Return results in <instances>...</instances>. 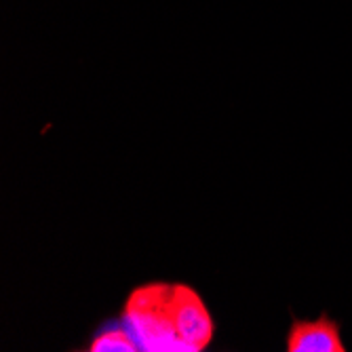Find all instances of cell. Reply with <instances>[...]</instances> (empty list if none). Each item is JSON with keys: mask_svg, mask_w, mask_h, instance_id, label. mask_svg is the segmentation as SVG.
Instances as JSON below:
<instances>
[{"mask_svg": "<svg viewBox=\"0 0 352 352\" xmlns=\"http://www.w3.org/2000/svg\"><path fill=\"white\" fill-rule=\"evenodd\" d=\"M171 283L140 285L122 308V321L146 352H184L169 310Z\"/></svg>", "mask_w": 352, "mask_h": 352, "instance_id": "cell-1", "label": "cell"}, {"mask_svg": "<svg viewBox=\"0 0 352 352\" xmlns=\"http://www.w3.org/2000/svg\"><path fill=\"white\" fill-rule=\"evenodd\" d=\"M169 310L184 352H203L215 336V323L203 298L184 283H171Z\"/></svg>", "mask_w": 352, "mask_h": 352, "instance_id": "cell-2", "label": "cell"}, {"mask_svg": "<svg viewBox=\"0 0 352 352\" xmlns=\"http://www.w3.org/2000/svg\"><path fill=\"white\" fill-rule=\"evenodd\" d=\"M287 352H346V346L340 336V325L323 314L316 321L294 318L287 333Z\"/></svg>", "mask_w": 352, "mask_h": 352, "instance_id": "cell-3", "label": "cell"}, {"mask_svg": "<svg viewBox=\"0 0 352 352\" xmlns=\"http://www.w3.org/2000/svg\"><path fill=\"white\" fill-rule=\"evenodd\" d=\"M91 352H138L140 350V344L135 342L133 333L124 327H108L104 329L102 333H98L89 348Z\"/></svg>", "mask_w": 352, "mask_h": 352, "instance_id": "cell-4", "label": "cell"}]
</instances>
